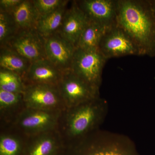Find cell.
<instances>
[{
	"instance_id": "7a4b0ae2",
	"label": "cell",
	"mask_w": 155,
	"mask_h": 155,
	"mask_svg": "<svg viewBox=\"0 0 155 155\" xmlns=\"http://www.w3.org/2000/svg\"><path fill=\"white\" fill-rule=\"evenodd\" d=\"M107 108V102L100 96L62 111L57 129L64 146L98 129Z\"/></svg>"
},
{
	"instance_id": "ba28073f",
	"label": "cell",
	"mask_w": 155,
	"mask_h": 155,
	"mask_svg": "<svg viewBox=\"0 0 155 155\" xmlns=\"http://www.w3.org/2000/svg\"><path fill=\"white\" fill-rule=\"evenodd\" d=\"M98 49L108 60L127 55L141 56L134 42L117 25L106 29Z\"/></svg>"
},
{
	"instance_id": "d4e9b609",
	"label": "cell",
	"mask_w": 155,
	"mask_h": 155,
	"mask_svg": "<svg viewBox=\"0 0 155 155\" xmlns=\"http://www.w3.org/2000/svg\"><path fill=\"white\" fill-rule=\"evenodd\" d=\"M153 10L155 14V0L154 1H150Z\"/></svg>"
},
{
	"instance_id": "44dd1931",
	"label": "cell",
	"mask_w": 155,
	"mask_h": 155,
	"mask_svg": "<svg viewBox=\"0 0 155 155\" xmlns=\"http://www.w3.org/2000/svg\"><path fill=\"white\" fill-rule=\"evenodd\" d=\"M25 84L17 73L0 68V89L9 92L23 94Z\"/></svg>"
},
{
	"instance_id": "8fae6325",
	"label": "cell",
	"mask_w": 155,
	"mask_h": 155,
	"mask_svg": "<svg viewBox=\"0 0 155 155\" xmlns=\"http://www.w3.org/2000/svg\"><path fill=\"white\" fill-rule=\"evenodd\" d=\"M76 48L58 32L45 38L47 59L64 72L71 69Z\"/></svg>"
},
{
	"instance_id": "7402d4cb",
	"label": "cell",
	"mask_w": 155,
	"mask_h": 155,
	"mask_svg": "<svg viewBox=\"0 0 155 155\" xmlns=\"http://www.w3.org/2000/svg\"><path fill=\"white\" fill-rule=\"evenodd\" d=\"M19 30L11 14L0 11V47L5 45Z\"/></svg>"
},
{
	"instance_id": "ffe728a7",
	"label": "cell",
	"mask_w": 155,
	"mask_h": 155,
	"mask_svg": "<svg viewBox=\"0 0 155 155\" xmlns=\"http://www.w3.org/2000/svg\"><path fill=\"white\" fill-rule=\"evenodd\" d=\"M106 29L102 25L88 20L81 35L76 48L84 50L98 49Z\"/></svg>"
},
{
	"instance_id": "5b68a950",
	"label": "cell",
	"mask_w": 155,
	"mask_h": 155,
	"mask_svg": "<svg viewBox=\"0 0 155 155\" xmlns=\"http://www.w3.org/2000/svg\"><path fill=\"white\" fill-rule=\"evenodd\" d=\"M23 95L26 108L51 111H63L67 108L58 85L26 84Z\"/></svg>"
},
{
	"instance_id": "cb8c5ba5",
	"label": "cell",
	"mask_w": 155,
	"mask_h": 155,
	"mask_svg": "<svg viewBox=\"0 0 155 155\" xmlns=\"http://www.w3.org/2000/svg\"><path fill=\"white\" fill-rule=\"evenodd\" d=\"M22 0H1L0 11L8 12L22 2Z\"/></svg>"
},
{
	"instance_id": "30bf717a",
	"label": "cell",
	"mask_w": 155,
	"mask_h": 155,
	"mask_svg": "<svg viewBox=\"0 0 155 155\" xmlns=\"http://www.w3.org/2000/svg\"><path fill=\"white\" fill-rule=\"evenodd\" d=\"M76 2L89 21L107 29L117 25L118 0H81Z\"/></svg>"
},
{
	"instance_id": "4fadbf2b",
	"label": "cell",
	"mask_w": 155,
	"mask_h": 155,
	"mask_svg": "<svg viewBox=\"0 0 155 155\" xmlns=\"http://www.w3.org/2000/svg\"><path fill=\"white\" fill-rule=\"evenodd\" d=\"M88 20L76 1L67 8L58 33L67 41L77 47L81 35Z\"/></svg>"
},
{
	"instance_id": "ac0fdd59",
	"label": "cell",
	"mask_w": 155,
	"mask_h": 155,
	"mask_svg": "<svg viewBox=\"0 0 155 155\" xmlns=\"http://www.w3.org/2000/svg\"><path fill=\"white\" fill-rule=\"evenodd\" d=\"M31 63L13 50L0 47V68L17 73L22 78L29 69Z\"/></svg>"
},
{
	"instance_id": "e0dca14e",
	"label": "cell",
	"mask_w": 155,
	"mask_h": 155,
	"mask_svg": "<svg viewBox=\"0 0 155 155\" xmlns=\"http://www.w3.org/2000/svg\"><path fill=\"white\" fill-rule=\"evenodd\" d=\"M8 13L13 17L19 30L35 29L39 15L33 1L22 0V2Z\"/></svg>"
},
{
	"instance_id": "3957f363",
	"label": "cell",
	"mask_w": 155,
	"mask_h": 155,
	"mask_svg": "<svg viewBox=\"0 0 155 155\" xmlns=\"http://www.w3.org/2000/svg\"><path fill=\"white\" fill-rule=\"evenodd\" d=\"M121 140L105 141V132L98 129L65 145L62 155H137L130 143Z\"/></svg>"
},
{
	"instance_id": "6da1fadb",
	"label": "cell",
	"mask_w": 155,
	"mask_h": 155,
	"mask_svg": "<svg viewBox=\"0 0 155 155\" xmlns=\"http://www.w3.org/2000/svg\"><path fill=\"white\" fill-rule=\"evenodd\" d=\"M117 25L134 42L141 55L155 57V14L150 1L118 0Z\"/></svg>"
},
{
	"instance_id": "277c9868",
	"label": "cell",
	"mask_w": 155,
	"mask_h": 155,
	"mask_svg": "<svg viewBox=\"0 0 155 155\" xmlns=\"http://www.w3.org/2000/svg\"><path fill=\"white\" fill-rule=\"evenodd\" d=\"M107 60L99 49L76 48L70 71L89 84L100 89L103 69Z\"/></svg>"
},
{
	"instance_id": "9a60e30c",
	"label": "cell",
	"mask_w": 155,
	"mask_h": 155,
	"mask_svg": "<svg viewBox=\"0 0 155 155\" xmlns=\"http://www.w3.org/2000/svg\"><path fill=\"white\" fill-rule=\"evenodd\" d=\"M26 108L23 94L0 89V127L14 125Z\"/></svg>"
},
{
	"instance_id": "9c48e42d",
	"label": "cell",
	"mask_w": 155,
	"mask_h": 155,
	"mask_svg": "<svg viewBox=\"0 0 155 155\" xmlns=\"http://www.w3.org/2000/svg\"><path fill=\"white\" fill-rule=\"evenodd\" d=\"M4 46L16 52L31 63L47 59L45 38L35 29L19 30Z\"/></svg>"
},
{
	"instance_id": "7c38bea8",
	"label": "cell",
	"mask_w": 155,
	"mask_h": 155,
	"mask_svg": "<svg viewBox=\"0 0 155 155\" xmlns=\"http://www.w3.org/2000/svg\"><path fill=\"white\" fill-rule=\"evenodd\" d=\"M64 142L57 129L28 136L23 155H62Z\"/></svg>"
},
{
	"instance_id": "52a82bcc",
	"label": "cell",
	"mask_w": 155,
	"mask_h": 155,
	"mask_svg": "<svg viewBox=\"0 0 155 155\" xmlns=\"http://www.w3.org/2000/svg\"><path fill=\"white\" fill-rule=\"evenodd\" d=\"M62 111L26 108L13 125L27 136L47 132L57 129Z\"/></svg>"
},
{
	"instance_id": "8992f818",
	"label": "cell",
	"mask_w": 155,
	"mask_h": 155,
	"mask_svg": "<svg viewBox=\"0 0 155 155\" xmlns=\"http://www.w3.org/2000/svg\"><path fill=\"white\" fill-rule=\"evenodd\" d=\"M58 86L67 108L100 97L99 89L89 84L70 70L64 72Z\"/></svg>"
},
{
	"instance_id": "2e32d148",
	"label": "cell",
	"mask_w": 155,
	"mask_h": 155,
	"mask_svg": "<svg viewBox=\"0 0 155 155\" xmlns=\"http://www.w3.org/2000/svg\"><path fill=\"white\" fill-rule=\"evenodd\" d=\"M27 137L14 125L2 127L0 155H23Z\"/></svg>"
},
{
	"instance_id": "603a6c76",
	"label": "cell",
	"mask_w": 155,
	"mask_h": 155,
	"mask_svg": "<svg viewBox=\"0 0 155 155\" xmlns=\"http://www.w3.org/2000/svg\"><path fill=\"white\" fill-rule=\"evenodd\" d=\"M39 17L51 13L61 7L67 1L64 0H33Z\"/></svg>"
},
{
	"instance_id": "5bb4252c",
	"label": "cell",
	"mask_w": 155,
	"mask_h": 155,
	"mask_svg": "<svg viewBox=\"0 0 155 155\" xmlns=\"http://www.w3.org/2000/svg\"><path fill=\"white\" fill-rule=\"evenodd\" d=\"M64 73L46 59L31 63L22 79L25 85L43 84L58 85Z\"/></svg>"
},
{
	"instance_id": "d6986e66",
	"label": "cell",
	"mask_w": 155,
	"mask_h": 155,
	"mask_svg": "<svg viewBox=\"0 0 155 155\" xmlns=\"http://www.w3.org/2000/svg\"><path fill=\"white\" fill-rule=\"evenodd\" d=\"M69 2L67 1L51 13L39 17L35 29L45 38L58 32L62 24Z\"/></svg>"
}]
</instances>
